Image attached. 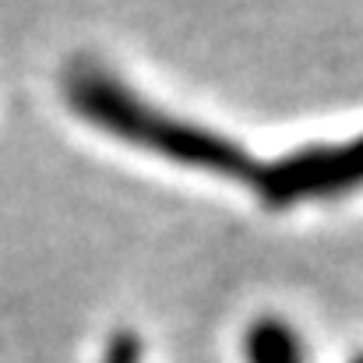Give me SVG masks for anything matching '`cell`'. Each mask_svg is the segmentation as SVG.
Wrapping results in <instances>:
<instances>
[{
	"label": "cell",
	"instance_id": "cell-1",
	"mask_svg": "<svg viewBox=\"0 0 363 363\" xmlns=\"http://www.w3.org/2000/svg\"><path fill=\"white\" fill-rule=\"evenodd\" d=\"M60 85L67 106L82 121L130 148H141L184 169L233 177L247 184L257 173V162L233 138L198 121H187L173 110H162L148 96L134 92V85H127L113 67H106L96 57L71 60Z\"/></svg>",
	"mask_w": 363,
	"mask_h": 363
},
{
	"label": "cell",
	"instance_id": "cell-2",
	"mask_svg": "<svg viewBox=\"0 0 363 363\" xmlns=\"http://www.w3.org/2000/svg\"><path fill=\"white\" fill-rule=\"evenodd\" d=\"M250 187L268 208L346 198L363 187V138L303 145L272 162H257Z\"/></svg>",
	"mask_w": 363,
	"mask_h": 363
},
{
	"label": "cell",
	"instance_id": "cell-3",
	"mask_svg": "<svg viewBox=\"0 0 363 363\" xmlns=\"http://www.w3.org/2000/svg\"><path fill=\"white\" fill-rule=\"evenodd\" d=\"M247 363H307V346L300 332L282 318H261L243 335Z\"/></svg>",
	"mask_w": 363,
	"mask_h": 363
},
{
	"label": "cell",
	"instance_id": "cell-4",
	"mask_svg": "<svg viewBox=\"0 0 363 363\" xmlns=\"http://www.w3.org/2000/svg\"><path fill=\"white\" fill-rule=\"evenodd\" d=\"M103 363H141V342H138V335H130V332L113 335L110 346H106V360Z\"/></svg>",
	"mask_w": 363,
	"mask_h": 363
},
{
	"label": "cell",
	"instance_id": "cell-5",
	"mask_svg": "<svg viewBox=\"0 0 363 363\" xmlns=\"http://www.w3.org/2000/svg\"><path fill=\"white\" fill-rule=\"evenodd\" d=\"M357 363H363V360H357Z\"/></svg>",
	"mask_w": 363,
	"mask_h": 363
}]
</instances>
